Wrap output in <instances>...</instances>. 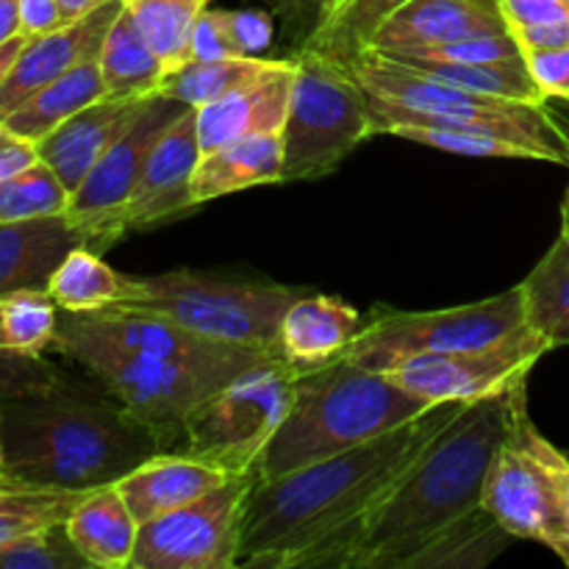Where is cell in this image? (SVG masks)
Masks as SVG:
<instances>
[{
	"instance_id": "6da1fadb",
	"label": "cell",
	"mask_w": 569,
	"mask_h": 569,
	"mask_svg": "<svg viewBox=\"0 0 569 569\" xmlns=\"http://www.w3.org/2000/svg\"><path fill=\"white\" fill-rule=\"evenodd\" d=\"M461 406L437 403L359 448L272 481L256 478L244 503L237 569H337L361 520Z\"/></svg>"
},
{
	"instance_id": "7a4b0ae2",
	"label": "cell",
	"mask_w": 569,
	"mask_h": 569,
	"mask_svg": "<svg viewBox=\"0 0 569 569\" xmlns=\"http://www.w3.org/2000/svg\"><path fill=\"white\" fill-rule=\"evenodd\" d=\"M0 433L11 483L70 492L111 487L164 453L153 426L98 378L64 367L50 387L0 400Z\"/></svg>"
},
{
	"instance_id": "3957f363",
	"label": "cell",
	"mask_w": 569,
	"mask_h": 569,
	"mask_svg": "<svg viewBox=\"0 0 569 569\" xmlns=\"http://www.w3.org/2000/svg\"><path fill=\"white\" fill-rule=\"evenodd\" d=\"M522 392L526 387L461 406L361 520L337 569H406L422 545L476 511Z\"/></svg>"
},
{
	"instance_id": "277c9868",
	"label": "cell",
	"mask_w": 569,
	"mask_h": 569,
	"mask_svg": "<svg viewBox=\"0 0 569 569\" xmlns=\"http://www.w3.org/2000/svg\"><path fill=\"white\" fill-rule=\"evenodd\" d=\"M431 409L387 372L350 359L298 372L295 398L259 465L261 481L300 470L311 461L345 453L406 426Z\"/></svg>"
},
{
	"instance_id": "5b68a950",
	"label": "cell",
	"mask_w": 569,
	"mask_h": 569,
	"mask_svg": "<svg viewBox=\"0 0 569 569\" xmlns=\"http://www.w3.org/2000/svg\"><path fill=\"white\" fill-rule=\"evenodd\" d=\"M345 67L367 92L372 133H392L400 126L476 128L522 144L533 161L569 167L567 133L542 103L467 92L378 50H361Z\"/></svg>"
},
{
	"instance_id": "8992f818",
	"label": "cell",
	"mask_w": 569,
	"mask_h": 569,
	"mask_svg": "<svg viewBox=\"0 0 569 569\" xmlns=\"http://www.w3.org/2000/svg\"><path fill=\"white\" fill-rule=\"evenodd\" d=\"M303 292L309 289L267 281H228L198 270H172L150 278H131L122 303L159 311L206 339L278 356L283 315Z\"/></svg>"
},
{
	"instance_id": "52a82bcc",
	"label": "cell",
	"mask_w": 569,
	"mask_h": 569,
	"mask_svg": "<svg viewBox=\"0 0 569 569\" xmlns=\"http://www.w3.org/2000/svg\"><path fill=\"white\" fill-rule=\"evenodd\" d=\"M50 350L78 370L98 378L126 409L153 426L164 442V453L176 450L183 417L211 392L242 376L222 367L187 365V361H170L117 348V345L87 337L64 322L56 328Z\"/></svg>"
},
{
	"instance_id": "ba28073f",
	"label": "cell",
	"mask_w": 569,
	"mask_h": 569,
	"mask_svg": "<svg viewBox=\"0 0 569 569\" xmlns=\"http://www.w3.org/2000/svg\"><path fill=\"white\" fill-rule=\"evenodd\" d=\"M295 381L298 370L283 359L242 372L183 417L172 453L194 456L226 476L259 472L261 456L292 406Z\"/></svg>"
},
{
	"instance_id": "9c48e42d",
	"label": "cell",
	"mask_w": 569,
	"mask_h": 569,
	"mask_svg": "<svg viewBox=\"0 0 569 569\" xmlns=\"http://www.w3.org/2000/svg\"><path fill=\"white\" fill-rule=\"evenodd\" d=\"M292 56L298 72L281 126L283 181H311L337 170L372 137L370 103L345 64L315 48Z\"/></svg>"
},
{
	"instance_id": "30bf717a",
	"label": "cell",
	"mask_w": 569,
	"mask_h": 569,
	"mask_svg": "<svg viewBox=\"0 0 569 569\" xmlns=\"http://www.w3.org/2000/svg\"><path fill=\"white\" fill-rule=\"evenodd\" d=\"M526 326V300L517 283L509 292L478 303L439 311H398L376 306L361 331L345 350V359L387 372L415 356L450 353L492 345Z\"/></svg>"
},
{
	"instance_id": "8fae6325",
	"label": "cell",
	"mask_w": 569,
	"mask_h": 569,
	"mask_svg": "<svg viewBox=\"0 0 569 569\" xmlns=\"http://www.w3.org/2000/svg\"><path fill=\"white\" fill-rule=\"evenodd\" d=\"M256 478L259 472L231 476L203 498L139 526L131 569H237Z\"/></svg>"
},
{
	"instance_id": "7c38bea8",
	"label": "cell",
	"mask_w": 569,
	"mask_h": 569,
	"mask_svg": "<svg viewBox=\"0 0 569 569\" xmlns=\"http://www.w3.org/2000/svg\"><path fill=\"white\" fill-rule=\"evenodd\" d=\"M545 353H550V345L526 322L492 345L415 356L387 370V376L431 406L476 403L526 387Z\"/></svg>"
},
{
	"instance_id": "4fadbf2b",
	"label": "cell",
	"mask_w": 569,
	"mask_h": 569,
	"mask_svg": "<svg viewBox=\"0 0 569 569\" xmlns=\"http://www.w3.org/2000/svg\"><path fill=\"white\" fill-rule=\"evenodd\" d=\"M481 506L511 537L545 545L569 567V522L559 489L517 431L515 411H511L509 433L489 465Z\"/></svg>"
},
{
	"instance_id": "5bb4252c",
	"label": "cell",
	"mask_w": 569,
	"mask_h": 569,
	"mask_svg": "<svg viewBox=\"0 0 569 569\" xmlns=\"http://www.w3.org/2000/svg\"><path fill=\"white\" fill-rule=\"evenodd\" d=\"M198 109L189 106L164 133L150 153L137 187L126 198V203L106 217L100 226V248L109 250L117 239L128 231H144L159 222L172 220L183 211L194 209L192 203V176L198 167Z\"/></svg>"
},
{
	"instance_id": "9a60e30c",
	"label": "cell",
	"mask_w": 569,
	"mask_h": 569,
	"mask_svg": "<svg viewBox=\"0 0 569 569\" xmlns=\"http://www.w3.org/2000/svg\"><path fill=\"white\" fill-rule=\"evenodd\" d=\"M187 109L189 106L181 103V100L156 94L139 111L137 120L126 128V133L100 156V161L89 170L81 187L70 194L64 214L89 233L92 248L98 253H103V248H100V226L106 222V217L114 214L126 203V198L137 187L139 176H142L144 164H148L150 153L159 144L161 133Z\"/></svg>"
},
{
	"instance_id": "2e32d148",
	"label": "cell",
	"mask_w": 569,
	"mask_h": 569,
	"mask_svg": "<svg viewBox=\"0 0 569 569\" xmlns=\"http://www.w3.org/2000/svg\"><path fill=\"white\" fill-rule=\"evenodd\" d=\"M120 9L122 0H106L94 11L64 22L56 31L26 39L9 78H6L3 92H0V117L9 114L14 106H20L28 94L42 89L44 83L70 72L72 67L98 59L100 44Z\"/></svg>"
},
{
	"instance_id": "e0dca14e",
	"label": "cell",
	"mask_w": 569,
	"mask_h": 569,
	"mask_svg": "<svg viewBox=\"0 0 569 569\" xmlns=\"http://www.w3.org/2000/svg\"><path fill=\"white\" fill-rule=\"evenodd\" d=\"M298 59L281 56L272 70L244 87L233 89L226 98L198 109V142L203 153L222 148L237 139L256 133H281L292 100Z\"/></svg>"
},
{
	"instance_id": "ac0fdd59",
	"label": "cell",
	"mask_w": 569,
	"mask_h": 569,
	"mask_svg": "<svg viewBox=\"0 0 569 569\" xmlns=\"http://www.w3.org/2000/svg\"><path fill=\"white\" fill-rule=\"evenodd\" d=\"M150 98H100L61 122L37 142V153L59 176L67 192H76L100 156L126 133Z\"/></svg>"
},
{
	"instance_id": "d6986e66",
	"label": "cell",
	"mask_w": 569,
	"mask_h": 569,
	"mask_svg": "<svg viewBox=\"0 0 569 569\" xmlns=\"http://www.w3.org/2000/svg\"><path fill=\"white\" fill-rule=\"evenodd\" d=\"M76 248H92V239L67 214L0 222V298L48 289L56 267Z\"/></svg>"
},
{
	"instance_id": "ffe728a7",
	"label": "cell",
	"mask_w": 569,
	"mask_h": 569,
	"mask_svg": "<svg viewBox=\"0 0 569 569\" xmlns=\"http://www.w3.org/2000/svg\"><path fill=\"white\" fill-rule=\"evenodd\" d=\"M500 31H509L500 0H409L378 28L367 50L428 48Z\"/></svg>"
},
{
	"instance_id": "44dd1931",
	"label": "cell",
	"mask_w": 569,
	"mask_h": 569,
	"mask_svg": "<svg viewBox=\"0 0 569 569\" xmlns=\"http://www.w3.org/2000/svg\"><path fill=\"white\" fill-rule=\"evenodd\" d=\"M361 326L365 317L345 300L303 292L283 315L278 331V356L298 372L328 365L342 359Z\"/></svg>"
},
{
	"instance_id": "7402d4cb",
	"label": "cell",
	"mask_w": 569,
	"mask_h": 569,
	"mask_svg": "<svg viewBox=\"0 0 569 569\" xmlns=\"http://www.w3.org/2000/svg\"><path fill=\"white\" fill-rule=\"evenodd\" d=\"M217 467L183 453H156L148 461L128 472L122 481H117L122 500L128 503L131 515L137 517L139 526L164 517L192 500L203 498L222 481H228Z\"/></svg>"
},
{
	"instance_id": "603a6c76",
	"label": "cell",
	"mask_w": 569,
	"mask_h": 569,
	"mask_svg": "<svg viewBox=\"0 0 569 569\" xmlns=\"http://www.w3.org/2000/svg\"><path fill=\"white\" fill-rule=\"evenodd\" d=\"M64 526L72 545L89 567L131 569L139 522L122 500L117 483L83 495Z\"/></svg>"
},
{
	"instance_id": "cb8c5ba5",
	"label": "cell",
	"mask_w": 569,
	"mask_h": 569,
	"mask_svg": "<svg viewBox=\"0 0 569 569\" xmlns=\"http://www.w3.org/2000/svg\"><path fill=\"white\" fill-rule=\"evenodd\" d=\"M283 181L281 133H256L200 156L192 176V203Z\"/></svg>"
},
{
	"instance_id": "d4e9b609",
	"label": "cell",
	"mask_w": 569,
	"mask_h": 569,
	"mask_svg": "<svg viewBox=\"0 0 569 569\" xmlns=\"http://www.w3.org/2000/svg\"><path fill=\"white\" fill-rule=\"evenodd\" d=\"M100 98H106V83L103 76H100L98 59H89L83 64L72 67L70 72L59 76L56 81L44 83L33 94H28L9 114L0 117V122L9 131L20 133L22 139L37 144L53 128L70 120L76 111H81L83 106L94 103Z\"/></svg>"
},
{
	"instance_id": "484cf974",
	"label": "cell",
	"mask_w": 569,
	"mask_h": 569,
	"mask_svg": "<svg viewBox=\"0 0 569 569\" xmlns=\"http://www.w3.org/2000/svg\"><path fill=\"white\" fill-rule=\"evenodd\" d=\"M98 64L106 83V98H150L159 94L167 78V64L139 31L126 3L100 44Z\"/></svg>"
},
{
	"instance_id": "4316f807",
	"label": "cell",
	"mask_w": 569,
	"mask_h": 569,
	"mask_svg": "<svg viewBox=\"0 0 569 569\" xmlns=\"http://www.w3.org/2000/svg\"><path fill=\"white\" fill-rule=\"evenodd\" d=\"M511 537L483 506L422 545L406 569H481L509 550Z\"/></svg>"
},
{
	"instance_id": "83f0119b",
	"label": "cell",
	"mask_w": 569,
	"mask_h": 569,
	"mask_svg": "<svg viewBox=\"0 0 569 569\" xmlns=\"http://www.w3.org/2000/svg\"><path fill=\"white\" fill-rule=\"evenodd\" d=\"M526 322L550 345L569 348V239L559 237L520 283Z\"/></svg>"
},
{
	"instance_id": "f1b7e54d",
	"label": "cell",
	"mask_w": 569,
	"mask_h": 569,
	"mask_svg": "<svg viewBox=\"0 0 569 569\" xmlns=\"http://www.w3.org/2000/svg\"><path fill=\"white\" fill-rule=\"evenodd\" d=\"M378 53L389 56V59L411 67V70L426 72V76L437 78V81L450 83V87L467 89V92L492 94V98H506V100H522V103H545L542 89L537 87V81H533L526 61L456 64V61H433V59H420V56L387 53V50H378Z\"/></svg>"
},
{
	"instance_id": "f546056e",
	"label": "cell",
	"mask_w": 569,
	"mask_h": 569,
	"mask_svg": "<svg viewBox=\"0 0 569 569\" xmlns=\"http://www.w3.org/2000/svg\"><path fill=\"white\" fill-rule=\"evenodd\" d=\"M131 276L100 259L98 250L76 248L50 276L48 295L61 311H98L128 298Z\"/></svg>"
},
{
	"instance_id": "4dcf8cb0",
	"label": "cell",
	"mask_w": 569,
	"mask_h": 569,
	"mask_svg": "<svg viewBox=\"0 0 569 569\" xmlns=\"http://www.w3.org/2000/svg\"><path fill=\"white\" fill-rule=\"evenodd\" d=\"M278 59H281V56H278ZM278 59H272V56L192 59L164 78L159 94L200 109V106L214 103V100L231 94L233 89L244 87L248 81L259 78L261 72L272 70V67L278 64Z\"/></svg>"
},
{
	"instance_id": "1f68e13d",
	"label": "cell",
	"mask_w": 569,
	"mask_h": 569,
	"mask_svg": "<svg viewBox=\"0 0 569 569\" xmlns=\"http://www.w3.org/2000/svg\"><path fill=\"white\" fill-rule=\"evenodd\" d=\"M122 3L167 64V76H170L172 70L189 61L194 26L211 0H122Z\"/></svg>"
},
{
	"instance_id": "d6a6232c",
	"label": "cell",
	"mask_w": 569,
	"mask_h": 569,
	"mask_svg": "<svg viewBox=\"0 0 569 569\" xmlns=\"http://www.w3.org/2000/svg\"><path fill=\"white\" fill-rule=\"evenodd\" d=\"M406 3L409 0H345L331 17L320 22L306 48L320 50L328 59L345 64L370 48L378 28Z\"/></svg>"
},
{
	"instance_id": "836d02e7",
	"label": "cell",
	"mask_w": 569,
	"mask_h": 569,
	"mask_svg": "<svg viewBox=\"0 0 569 569\" xmlns=\"http://www.w3.org/2000/svg\"><path fill=\"white\" fill-rule=\"evenodd\" d=\"M83 495L87 492L26 487L11 481L0 487V548L26 533L67 522Z\"/></svg>"
},
{
	"instance_id": "e575fe53",
	"label": "cell",
	"mask_w": 569,
	"mask_h": 569,
	"mask_svg": "<svg viewBox=\"0 0 569 569\" xmlns=\"http://www.w3.org/2000/svg\"><path fill=\"white\" fill-rule=\"evenodd\" d=\"M59 306L48 289H20L0 298V348L22 356H44L53 348Z\"/></svg>"
},
{
	"instance_id": "d590c367",
	"label": "cell",
	"mask_w": 569,
	"mask_h": 569,
	"mask_svg": "<svg viewBox=\"0 0 569 569\" xmlns=\"http://www.w3.org/2000/svg\"><path fill=\"white\" fill-rule=\"evenodd\" d=\"M70 192L42 159L0 181V222L64 214Z\"/></svg>"
},
{
	"instance_id": "8d00e7d4",
	"label": "cell",
	"mask_w": 569,
	"mask_h": 569,
	"mask_svg": "<svg viewBox=\"0 0 569 569\" xmlns=\"http://www.w3.org/2000/svg\"><path fill=\"white\" fill-rule=\"evenodd\" d=\"M500 9L522 53L569 44V0H500Z\"/></svg>"
},
{
	"instance_id": "74e56055",
	"label": "cell",
	"mask_w": 569,
	"mask_h": 569,
	"mask_svg": "<svg viewBox=\"0 0 569 569\" xmlns=\"http://www.w3.org/2000/svg\"><path fill=\"white\" fill-rule=\"evenodd\" d=\"M392 137L411 139L426 148L445 150L456 156H476V159H531L522 144L509 142L489 131H476V128H428V126H400L395 128Z\"/></svg>"
},
{
	"instance_id": "f35d334b",
	"label": "cell",
	"mask_w": 569,
	"mask_h": 569,
	"mask_svg": "<svg viewBox=\"0 0 569 569\" xmlns=\"http://www.w3.org/2000/svg\"><path fill=\"white\" fill-rule=\"evenodd\" d=\"M87 559L76 550L67 526L26 533L0 548V569H83Z\"/></svg>"
},
{
	"instance_id": "ab89813d",
	"label": "cell",
	"mask_w": 569,
	"mask_h": 569,
	"mask_svg": "<svg viewBox=\"0 0 569 569\" xmlns=\"http://www.w3.org/2000/svg\"><path fill=\"white\" fill-rule=\"evenodd\" d=\"M387 53L420 56L433 61H456V64H492V61H526L520 42L511 31L476 33V37L453 39V42L428 44V48L387 50Z\"/></svg>"
},
{
	"instance_id": "60d3db41",
	"label": "cell",
	"mask_w": 569,
	"mask_h": 569,
	"mask_svg": "<svg viewBox=\"0 0 569 569\" xmlns=\"http://www.w3.org/2000/svg\"><path fill=\"white\" fill-rule=\"evenodd\" d=\"M59 372L61 367L44 356H22L0 348V400L50 387Z\"/></svg>"
},
{
	"instance_id": "b9f144b4",
	"label": "cell",
	"mask_w": 569,
	"mask_h": 569,
	"mask_svg": "<svg viewBox=\"0 0 569 569\" xmlns=\"http://www.w3.org/2000/svg\"><path fill=\"white\" fill-rule=\"evenodd\" d=\"M515 422H517V431H520V437L526 439L528 450H531V453L542 461L545 470H548L550 478H553L556 489H559L561 506H565L567 522H569V453L567 450L556 448V445L550 442V439L545 437L537 426H533L531 415H528V395H522L520 403H517Z\"/></svg>"
},
{
	"instance_id": "7bdbcfd3",
	"label": "cell",
	"mask_w": 569,
	"mask_h": 569,
	"mask_svg": "<svg viewBox=\"0 0 569 569\" xmlns=\"http://www.w3.org/2000/svg\"><path fill=\"white\" fill-rule=\"evenodd\" d=\"M253 3L272 11L276 22L281 26V37L292 44V53L309 44L320 26L322 11H326V0H253Z\"/></svg>"
},
{
	"instance_id": "ee69618b",
	"label": "cell",
	"mask_w": 569,
	"mask_h": 569,
	"mask_svg": "<svg viewBox=\"0 0 569 569\" xmlns=\"http://www.w3.org/2000/svg\"><path fill=\"white\" fill-rule=\"evenodd\" d=\"M244 56L233 39L228 9H206L194 26L192 44H189V61L192 59H231Z\"/></svg>"
},
{
	"instance_id": "f6af8a7d",
	"label": "cell",
	"mask_w": 569,
	"mask_h": 569,
	"mask_svg": "<svg viewBox=\"0 0 569 569\" xmlns=\"http://www.w3.org/2000/svg\"><path fill=\"white\" fill-rule=\"evenodd\" d=\"M228 22L244 56H267L276 37V17L270 9H228Z\"/></svg>"
},
{
	"instance_id": "bcb514c9",
	"label": "cell",
	"mask_w": 569,
	"mask_h": 569,
	"mask_svg": "<svg viewBox=\"0 0 569 569\" xmlns=\"http://www.w3.org/2000/svg\"><path fill=\"white\" fill-rule=\"evenodd\" d=\"M526 64L537 87L542 89L545 100H569V44L567 48L531 50L526 53Z\"/></svg>"
},
{
	"instance_id": "7dc6e473",
	"label": "cell",
	"mask_w": 569,
	"mask_h": 569,
	"mask_svg": "<svg viewBox=\"0 0 569 569\" xmlns=\"http://www.w3.org/2000/svg\"><path fill=\"white\" fill-rule=\"evenodd\" d=\"M64 26L59 0H20V33L22 37H42Z\"/></svg>"
},
{
	"instance_id": "c3c4849f",
	"label": "cell",
	"mask_w": 569,
	"mask_h": 569,
	"mask_svg": "<svg viewBox=\"0 0 569 569\" xmlns=\"http://www.w3.org/2000/svg\"><path fill=\"white\" fill-rule=\"evenodd\" d=\"M37 159V144L22 139L20 133L9 131V128L0 122V181H6V178H11L14 172L31 167Z\"/></svg>"
},
{
	"instance_id": "681fc988",
	"label": "cell",
	"mask_w": 569,
	"mask_h": 569,
	"mask_svg": "<svg viewBox=\"0 0 569 569\" xmlns=\"http://www.w3.org/2000/svg\"><path fill=\"white\" fill-rule=\"evenodd\" d=\"M20 37V0H0V44Z\"/></svg>"
},
{
	"instance_id": "f907efd6",
	"label": "cell",
	"mask_w": 569,
	"mask_h": 569,
	"mask_svg": "<svg viewBox=\"0 0 569 569\" xmlns=\"http://www.w3.org/2000/svg\"><path fill=\"white\" fill-rule=\"evenodd\" d=\"M26 39L28 37H22V33H20V37H14V39H9V42L0 44V92H3L6 78H9L11 67H14L17 56H20V50H22V44H26Z\"/></svg>"
},
{
	"instance_id": "816d5d0a",
	"label": "cell",
	"mask_w": 569,
	"mask_h": 569,
	"mask_svg": "<svg viewBox=\"0 0 569 569\" xmlns=\"http://www.w3.org/2000/svg\"><path fill=\"white\" fill-rule=\"evenodd\" d=\"M103 3L106 0H59V9H61V17H64V22H70V20H78V17L89 14V11H94Z\"/></svg>"
},
{
	"instance_id": "f5cc1de1",
	"label": "cell",
	"mask_w": 569,
	"mask_h": 569,
	"mask_svg": "<svg viewBox=\"0 0 569 569\" xmlns=\"http://www.w3.org/2000/svg\"><path fill=\"white\" fill-rule=\"evenodd\" d=\"M542 106H545V109H548V114L553 117L556 126H559L561 131L567 133V139H569V100L548 98Z\"/></svg>"
},
{
	"instance_id": "db71d44e",
	"label": "cell",
	"mask_w": 569,
	"mask_h": 569,
	"mask_svg": "<svg viewBox=\"0 0 569 569\" xmlns=\"http://www.w3.org/2000/svg\"><path fill=\"white\" fill-rule=\"evenodd\" d=\"M561 237L569 239V187L565 194V203H561Z\"/></svg>"
},
{
	"instance_id": "11a10c76",
	"label": "cell",
	"mask_w": 569,
	"mask_h": 569,
	"mask_svg": "<svg viewBox=\"0 0 569 569\" xmlns=\"http://www.w3.org/2000/svg\"><path fill=\"white\" fill-rule=\"evenodd\" d=\"M9 483V476H6V448H3V433H0V487Z\"/></svg>"
},
{
	"instance_id": "9f6ffc18",
	"label": "cell",
	"mask_w": 569,
	"mask_h": 569,
	"mask_svg": "<svg viewBox=\"0 0 569 569\" xmlns=\"http://www.w3.org/2000/svg\"><path fill=\"white\" fill-rule=\"evenodd\" d=\"M337 3H339V0H326V11H322V20H326V17L331 14L333 9H337ZM322 20H320V22H322ZM317 28H320V26H317Z\"/></svg>"
},
{
	"instance_id": "6f0895ef",
	"label": "cell",
	"mask_w": 569,
	"mask_h": 569,
	"mask_svg": "<svg viewBox=\"0 0 569 569\" xmlns=\"http://www.w3.org/2000/svg\"><path fill=\"white\" fill-rule=\"evenodd\" d=\"M345 3V0H339V3H337V9H339V6H342ZM337 9H333V11H337ZM333 11H331V14H333ZM331 14H328V17H331Z\"/></svg>"
}]
</instances>
